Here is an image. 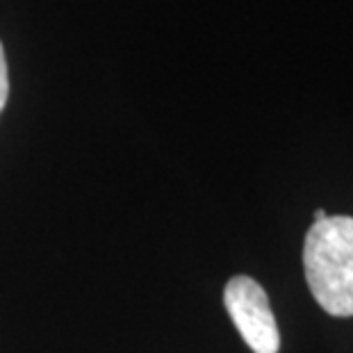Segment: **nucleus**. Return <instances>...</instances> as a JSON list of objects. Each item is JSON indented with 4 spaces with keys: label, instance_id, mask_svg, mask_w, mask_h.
Wrapping results in <instances>:
<instances>
[{
    "label": "nucleus",
    "instance_id": "1",
    "mask_svg": "<svg viewBox=\"0 0 353 353\" xmlns=\"http://www.w3.org/2000/svg\"><path fill=\"white\" fill-rule=\"evenodd\" d=\"M305 281L333 317H353V216L314 221L303 244Z\"/></svg>",
    "mask_w": 353,
    "mask_h": 353
},
{
    "label": "nucleus",
    "instance_id": "2",
    "mask_svg": "<svg viewBox=\"0 0 353 353\" xmlns=\"http://www.w3.org/2000/svg\"><path fill=\"white\" fill-rule=\"evenodd\" d=\"M223 303L239 335L249 344L253 353H278L281 335H278L276 317L269 305L267 292L249 276L230 278L223 290Z\"/></svg>",
    "mask_w": 353,
    "mask_h": 353
},
{
    "label": "nucleus",
    "instance_id": "3",
    "mask_svg": "<svg viewBox=\"0 0 353 353\" xmlns=\"http://www.w3.org/2000/svg\"><path fill=\"white\" fill-rule=\"evenodd\" d=\"M7 96H10V73H7L5 50H3V43H0V112L5 110Z\"/></svg>",
    "mask_w": 353,
    "mask_h": 353
},
{
    "label": "nucleus",
    "instance_id": "4",
    "mask_svg": "<svg viewBox=\"0 0 353 353\" xmlns=\"http://www.w3.org/2000/svg\"><path fill=\"white\" fill-rule=\"evenodd\" d=\"M326 216H328V214H326V210H321V208H319V210H314V221H321V219H326Z\"/></svg>",
    "mask_w": 353,
    "mask_h": 353
}]
</instances>
